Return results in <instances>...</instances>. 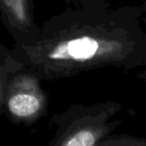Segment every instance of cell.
I'll list each match as a JSON object with an SVG mask.
<instances>
[{"label":"cell","mask_w":146,"mask_h":146,"mask_svg":"<svg viewBox=\"0 0 146 146\" xmlns=\"http://www.w3.org/2000/svg\"><path fill=\"white\" fill-rule=\"evenodd\" d=\"M141 11L89 5L68 9L45 21L30 45H20L32 73L40 79L69 78L94 69L123 70L146 63Z\"/></svg>","instance_id":"1"},{"label":"cell","mask_w":146,"mask_h":146,"mask_svg":"<svg viewBox=\"0 0 146 146\" xmlns=\"http://www.w3.org/2000/svg\"><path fill=\"white\" fill-rule=\"evenodd\" d=\"M122 108L116 101L72 104L52 117L55 134L48 146H96L121 124L112 118Z\"/></svg>","instance_id":"2"},{"label":"cell","mask_w":146,"mask_h":146,"mask_svg":"<svg viewBox=\"0 0 146 146\" xmlns=\"http://www.w3.org/2000/svg\"><path fill=\"white\" fill-rule=\"evenodd\" d=\"M40 78L34 73L19 74L9 87L7 108L14 118L33 122L45 114L47 95L40 85Z\"/></svg>","instance_id":"3"},{"label":"cell","mask_w":146,"mask_h":146,"mask_svg":"<svg viewBox=\"0 0 146 146\" xmlns=\"http://www.w3.org/2000/svg\"><path fill=\"white\" fill-rule=\"evenodd\" d=\"M33 6V0H0V14L14 36L23 40L21 45L32 44L39 36Z\"/></svg>","instance_id":"4"},{"label":"cell","mask_w":146,"mask_h":146,"mask_svg":"<svg viewBox=\"0 0 146 146\" xmlns=\"http://www.w3.org/2000/svg\"><path fill=\"white\" fill-rule=\"evenodd\" d=\"M96 146H146V138L127 134H110Z\"/></svg>","instance_id":"5"},{"label":"cell","mask_w":146,"mask_h":146,"mask_svg":"<svg viewBox=\"0 0 146 146\" xmlns=\"http://www.w3.org/2000/svg\"><path fill=\"white\" fill-rule=\"evenodd\" d=\"M142 67H143V70H142L141 72L138 73L137 76L139 78H141V79H143V80H145V81H146V63Z\"/></svg>","instance_id":"6"},{"label":"cell","mask_w":146,"mask_h":146,"mask_svg":"<svg viewBox=\"0 0 146 146\" xmlns=\"http://www.w3.org/2000/svg\"><path fill=\"white\" fill-rule=\"evenodd\" d=\"M144 22H145V23H146V16H145V17H144Z\"/></svg>","instance_id":"7"}]
</instances>
